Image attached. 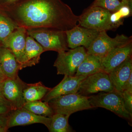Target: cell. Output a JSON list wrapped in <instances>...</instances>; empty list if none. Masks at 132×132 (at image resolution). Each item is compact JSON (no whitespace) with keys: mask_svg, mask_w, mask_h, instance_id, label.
<instances>
[{"mask_svg":"<svg viewBox=\"0 0 132 132\" xmlns=\"http://www.w3.org/2000/svg\"><path fill=\"white\" fill-rule=\"evenodd\" d=\"M132 55V40L125 45L117 47L101 58L104 72L109 73L126 59Z\"/></svg>","mask_w":132,"mask_h":132,"instance_id":"13","label":"cell"},{"mask_svg":"<svg viewBox=\"0 0 132 132\" xmlns=\"http://www.w3.org/2000/svg\"><path fill=\"white\" fill-rule=\"evenodd\" d=\"M12 111L9 102L3 97H0V115H7Z\"/></svg>","mask_w":132,"mask_h":132,"instance_id":"25","label":"cell"},{"mask_svg":"<svg viewBox=\"0 0 132 132\" xmlns=\"http://www.w3.org/2000/svg\"><path fill=\"white\" fill-rule=\"evenodd\" d=\"M0 10L18 27L27 29H53L66 31L78 25L79 16L62 0H19Z\"/></svg>","mask_w":132,"mask_h":132,"instance_id":"1","label":"cell"},{"mask_svg":"<svg viewBox=\"0 0 132 132\" xmlns=\"http://www.w3.org/2000/svg\"><path fill=\"white\" fill-rule=\"evenodd\" d=\"M89 101L93 108H105L119 117L131 120V117L125 108L122 93L115 90L110 92H102L89 97Z\"/></svg>","mask_w":132,"mask_h":132,"instance_id":"4","label":"cell"},{"mask_svg":"<svg viewBox=\"0 0 132 132\" xmlns=\"http://www.w3.org/2000/svg\"><path fill=\"white\" fill-rule=\"evenodd\" d=\"M111 13L102 8L90 6L79 16L78 25L99 32L113 31L116 28L110 21Z\"/></svg>","mask_w":132,"mask_h":132,"instance_id":"5","label":"cell"},{"mask_svg":"<svg viewBox=\"0 0 132 132\" xmlns=\"http://www.w3.org/2000/svg\"><path fill=\"white\" fill-rule=\"evenodd\" d=\"M69 116L60 113H54L50 117L48 130L50 132H73L68 123Z\"/></svg>","mask_w":132,"mask_h":132,"instance_id":"20","label":"cell"},{"mask_svg":"<svg viewBox=\"0 0 132 132\" xmlns=\"http://www.w3.org/2000/svg\"><path fill=\"white\" fill-rule=\"evenodd\" d=\"M44 52L42 46L34 38L28 35L24 54L19 62L20 69L38 64L40 60L41 55Z\"/></svg>","mask_w":132,"mask_h":132,"instance_id":"15","label":"cell"},{"mask_svg":"<svg viewBox=\"0 0 132 132\" xmlns=\"http://www.w3.org/2000/svg\"><path fill=\"white\" fill-rule=\"evenodd\" d=\"M26 85L19 76L15 79L6 78L3 80V96L10 104L12 111L24 106L26 101L23 90Z\"/></svg>","mask_w":132,"mask_h":132,"instance_id":"8","label":"cell"},{"mask_svg":"<svg viewBox=\"0 0 132 132\" xmlns=\"http://www.w3.org/2000/svg\"><path fill=\"white\" fill-rule=\"evenodd\" d=\"M28 35L26 29L22 27H17L5 39L0 46L11 50L19 63L24 54Z\"/></svg>","mask_w":132,"mask_h":132,"instance_id":"14","label":"cell"},{"mask_svg":"<svg viewBox=\"0 0 132 132\" xmlns=\"http://www.w3.org/2000/svg\"><path fill=\"white\" fill-rule=\"evenodd\" d=\"M0 65L6 78L15 79L18 76L20 65L11 50L0 46Z\"/></svg>","mask_w":132,"mask_h":132,"instance_id":"17","label":"cell"},{"mask_svg":"<svg viewBox=\"0 0 132 132\" xmlns=\"http://www.w3.org/2000/svg\"><path fill=\"white\" fill-rule=\"evenodd\" d=\"M124 19L131 16L132 15V6L125 5L118 10Z\"/></svg>","mask_w":132,"mask_h":132,"instance_id":"26","label":"cell"},{"mask_svg":"<svg viewBox=\"0 0 132 132\" xmlns=\"http://www.w3.org/2000/svg\"><path fill=\"white\" fill-rule=\"evenodd\" d=\"M50 120V117L36 114L22 107L13 110L7 116V126L9 129L17 126L41 123L45 125L48 129Z\"/></svg>","mask_w":132,"mask_h":132,"instance_id":"10","label":"cell"},{"mask_svg":"<svg viewBox=\"0 0 132 132\" xmlns=\"http://www.w3.org/2000/svg\"><path fill=\"white\" fill-rule=\"evenodd\" d=\"M122 93L125 108L132 118V93L126 91Z\"/></svg>","mask_w":132,"mask_h":132,"instance_id":"24","label":"cell"},{"mask_svg":"<svg viewBox=\"0 0 132 132\" xmlns=\"http://www.w3.org/2000/svg\"><path fill=\"white\" fill-rule=\"evenodd\" d=\"M87 76L65 75L61 82L53 88H51L41 101L48 102L55 97L78 93L81 81Z\"/></svg>","mask_w":132,"mask_h":132,"instance_id":"12","label":"cell"},{"mask_svg":"<svg viewBox=\"0 0 132 132\" xmlns=\"http://www.w3.org/2000/svg\"><path fill=\"white\" fill-rule=\"evenodd\" d=\"M17 27L11 19L0 10V46Z\"/></svg>","mask_w":132,"mask_h":132,"instance_id":"23","label":"cell"},{"mask_svg":"<svg viewBox=\"0 0 132 132\" xmlns=\"http://www.w3.org/2000/svg\"><path fill=\"white\" fill-rule=\"evenodd\" d=\"M23 107L33 113L46 117H51L54 113L48 102L41 100L26 102Z\"/></svg>","mask_w":132,"mask_h":132,"instance_id":"21","label":"cell"},{"mask_svg":"<svg viewBox=\"0 0 132 132\" xmlns=\"http://www.w3.org/2000/svg\"><path fill=\"white\" fill-rule=\"evenodd\" d=\"M124 91L132 93V73L130 75V77L125 84Z\"/></svg>","mask_w":132,"mask_h":132,"instance_id":"27","label":"cell"},{"mask_svg":"<svg viewBox=\"0 0 132 132\" xmlns=\"http://www.w3.org/2000/svg\"><path fill=\"white\" fill-rule=\"evenodd\" d=\"M106 32H100L90 47L87 50V54L95 55L102 58L113 48L132 40L131 36L128 37L123 34L117 35L115 38H112Z\"/></svg>","mask_w":132,"mask_h":132,"instance_id":"7","label":"cell"},{"mask_svg":"<svg viewBox=\"0 0 132 132\" xmlns=\"http://www.w3.org/2000/svg\"><path fill=\"white\" fill-rule=\"evenodd\" d=\"M51 89L45 86L41 82L34 84L26 83L23 90L26 102L42 100Z\"/></svg>","mask_w":132,"mask_h":132,"instance_id":"19","label":"cell"},{"mask_svg":"<svg viewBox=\"0 0 132 132\" xmlns=\"http://www.w3.org/2000/svg\"><path fill=\"white\" fill-rule=\"evenodd\" d=\"M7 115H0V126L5 127H7Z\"/></svg>","mask_w":132,"mask_h":132,"instance_id":"29","label":"cell"},{"mask_svg":"<svg viewBox=\"0 0 132 132\" xmlns=\"http://www.w3.org/2000/svg\"><path fill=\"white\" fill-rule=\"evenodd\" d=\"M27 31L28 35L38 42L45 52L53 51L58 53L69 50L65 31L46 28L31 29Z\"/></svg>","mask_w":132,"mask_h":132,"instance_id":"2","label":"cell"},{"mask_svg":"<svg viewBox=\"0 0 132 132\" xmlns=\"http://www.w3.org/2000/svg\"><path fill=\"white\" fill-rule=\"evenodd\" d=\"M89 98V96L77 93L55 97L48 102L54 113L70 116L72 114L78 111L93 108Z\"/></svg>","mask_w":132,"mask_h":132,"instance_id":"3","label":"cell"},{"mask_svg":"<svg viewBox=\"0 0 132 132\" xmlns=\"http://www.w3.org/2000/svg\"><path fill=\"white\" fill-rule=\"evenodd\" d=\"M87 55L86 50L82 46L69 49L58 53L54 66L58 75L74 76L79 66Z\"/></svg>","mask_w":132,"mask_h":132,"instance_id":"6","label":"cell"},{"mask_svg":"<svg viewBox=\"0 0 132 132\" xmlns=\"http://www.w3.org/2000/svg\"><path fill=\"white\" fill-rule=\"evenodd\" d=\"M6 76L4 75V74L3 73L2 71L1 68V65H0V79H4L6 78Z\"/></svg>","mask_w":132,"mask_h":132,"instance_id":"30","label":"cell"},{"mask_svg":"<svg viewBox=\"0 0 132 132\" xmlns=\"http://www.w3.org/2000/svg\"><path fill=\"white\" fill-rule=\"evenodd\" d=\"M132 73V55L109 74L114 90L123 93L126 82Z\"/></svg>","mask_w":132,"mask_h":132,"instance_id":"16","label":"cell"},{"mask_svg":"<svg viewBox=\"0 0 132 132\" xmlns=\"http://www.w3.org/2000/svg\"><path fill=\"white\" fill-rule=\"evenodd\" d=\"M19 0H0V7H4L11 5Z\"/></svg>","mask_w":132,"mask_h":132,"instance_id":"28","label":"cell"},{"mask_svg":"<svg viewBox=\"0 0 132 132\" xmlns=\"http://www.w3.org/2000/svg\"><path fill=\"white\" fill-rule=\"evenodd\" d=\"M132 5V0H95L91 6L99 7L113 13L123 6Z\"/></svg>","mask_w":132,"mask_h":132,"instance_id":"22","label":"cell"},{"mask_svg":"<svg viewBox=\"0 0 132 132\" xmlns=\"http://www.w3.org/2000/svg\"><path fill=\"white\" fill-rule=\"evenodd\" d=\"M7 128L5 127L0 126V132H6L7 131Z\"/></svg>","mask_w":132,"mask_h":132,"instance_id":"31","label":"cell"},{"mask_svg":"<svg viewBox=\"0 0 132 132\" xmlns=\"http://www.w3.org/2000/svg\"><path fill=\"white\" fill-rule=\"evenodd\" d=\"M114 90L109 74L101 72L87 76L81 81L78 93L87 96L99 92H108Z\"/></svg>","mask_w":132,"mask_h":132,"instance_id":"9","label":"cell"},{"mask_svg":"<svg viewBox=\"0 0 132 132\" xmlns=\"http://www.w3.org/2000/svg\"><path fill=\"white\" fill-rule=\"evenodd\" d=\"M3 79H0V97H3L2 95V83Z\"/></svg>","mask_w":132,"mask_h":132,"instance_id":"32","label":"cell"},{"mask_svg":"<svg viewBox=\"0 0 132 132\" xmlns=\"http://www.w3.org/2000/svg\"><path fill=\"white\" fill-rule=\"evenodd\" d=\"M101 72L104 71L101 57L95 55L87 54L78 67L75 76H88Z\"/></svg>","mask_w":132,"mask_h":132,"instance_id":"18","label":"cell"},{"mask_svg":"<svg viewBox=\"0 0 132 132\" xmlns=\"http://www.w3.org/2000/svg\"><path fill=\"white\" fill-rule=\"evenodd\" d=\"M100 32L78 25L65 32L68 47L73 49L82 46L87 50L97 38Z\"/></svg>","mask_w":132,"mask_h":132,"instance_id":"11","label":"cell"}]
</instances>
